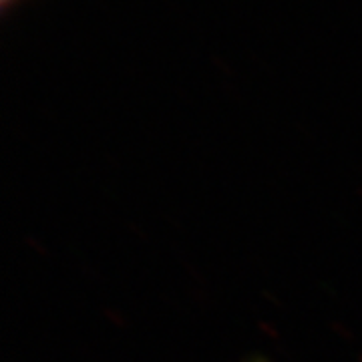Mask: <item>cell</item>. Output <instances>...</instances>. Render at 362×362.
<instances>
[{
	"label": "cell",
	"mask_w": 362,
	"mask_h": 362,
	"mask_svg": "<svg viewBox=\"0 0 362 362\" xmlns=\"http://www.w3.org/2000/svg\"><path fill=\"white\" fill-rule=\"evenodd\" d=\"M21 0H0V6H2V11H8V8H13L14 4H18Z\"/></svg>",
	"instance_id": "obj_1"
}]
</instances>
